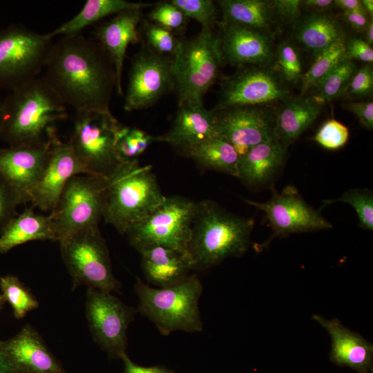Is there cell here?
<instances>
[{
  "instance_id": "obj_1",
  "label": "cell",
  "mask_w": 373,
  "mask_h": 373,
  "mask_svg": "<svg viewBox=\"0 0 373 373\" xmlns=\"http://www.w3.org/2000/svg\"><path fill=\"white\" fill-rule=\"evenodd\" d=\"M43 77L65 104L77 111H110L117 77L102 46L81 33L53 42Z\"/></svg>"
},
{
  "instance_id": "obj_2",
  "label": "cell",
  "mask_w": 373,
  "mask_h": 373,
  "mask_svg": "<svg viewBox=\"0 0 373 373\" xmlns=\"http://www.w3.org/2000/svg\"><path fill=\"white\" fill-rule=\"evenodd\" d=\"M66 104L37 77L12 90L2 101L0 139L10 146H36L50 141L49 133L67 117Z\"/></svg>"
},
{
  "instance_id": "obj_3",
  "label": "cell",
  "mask_w": 373,
  "mask_h": 373,
  "mask_svg": "<svg viewBox=\"0 0 373 373\" xmlns=\"http://www.w3.org/2000/svg\"><path fill=\"white\" fill-rule=\"evenodd\" d=\"M254 220L227 212L216 202H197L187 253L193 270H203L229 257L243 255L250 245Z\"/></svg>"
},
{
  "instance_id": "obj_4",
  "label": "cell",
  "mask_w": 373,
  "mask_h": 373,
  "mask_svg": "<svg viewBox=\"0 0 373 373\" xmlns=\"http://www.w3.org/2000/svg\"><path fill=\"white\" fill-rule=\"evenodd\" d=\"M106 182L102 218L124 234L165 200L150 166L137 160L122 162Z\"/></svg>"
},
{
  "instance_id": "obj_5",
  "label": "cell",
  "mask_w": 373,
  "mask_h": 373,
  "mask_svg": "<svg viewBox=\"0 0 373 373\" xmlns=\"http://www.w3.org/2000/svg\"><path fill=\"white\" fill-rule=\"evenodd\" d=\"M134 289L139 298L138 312L153 323L163 336L175 331L202 330L199 300L203 286L196 274L163 288L152 287L136 277Z\"/></svg>"
},
{
  "instance_id": "obj_6",
  "label": "cell",
  "mask_w": 373,
  "mask_h": 373,
  "mask_svg": "<svg viewBox=\"0 0 373 373\" xmlns=\"http://www.w3.org/2000/svg\"><path fill=\"white\" fill-rule=\"evenodd\" d=\"M221 62L213 28H202L198 35L180 39L174 56V91L178 105L203 104L204 95L218 77Z\"/></svg>"
},
{
  "instance_id": "obj_7",
  "label": "cell",
  "mask_w": 373,
  "mask_h": 373,
  "mask_svg": "<svg viewBox=\"0 0 373 373\" xmlns=\"http://www.w3.org/2000/svg\"><path fill=\"white\" fill-rule=\"evenodd\" d=\"M121 124L111 111H77L69 143L87 175L105 178L122 162L116 143Z\"/></svg>"
},
{
  "instance_id": "obj_8",
  "label": "cell",
  "mask_w": 373,
  "mask_h": 373,
  "mask_svg": "<svg viewBox=\"0 0 373 373\" xmlns=\"http://www.w3.org/2000/svg\"><path fill=\"white\" fill-rule=\"evenodd\" d=\"M197 202L182 196L166 197L147 217L128 229L124 235L139 252L153 246L187 251Z\"/></svg>"
},
{
  "instance_id": "obj_9",
  "label": "cell",
  "mask_w": 373,
  "mask_h": 373,
  "mask_svg": "<svg viewBox=\"0 0 373 373\" xmlns=\"http://www.w3.org/2000/svg\"><path fill=\"white\" fill-rule=\"evenodd\" d=\"M63 261L79 285L120 293L122 285L113 273L109 251L99 228L75 233L59 242Z\"/></svg>"
},
{
  "instance_id": "obj_10",
  "label": "cell",
  "mask_w": 373,
  "mask_h": 373,
  "mask_svg": "<svg viewBox=\"0 0 373 373\" xmlns=\"http://www.w3.org/2000/svg\"><path fill=\"white\" fill-rule=\"evenodd\" d=\"M103 178L79 174L72 177L51 211L56 241L86 229L99 228L105 202Z\"/></svg>"
},
{
  "instance_id": "obj_11",
  "label": "cell",
  "mask_w": 373,
  "mask_h": 373,
  "mask_svg": "<svg viewBox=\"0 0 373 373\" xmlns=\"http://www.w3.org/2000/svg\"><path fill=\"white\" fill-rule=\"evenodd\" d=\"M52 44L47 34L22 25L0 30V88L13 90L37 77Z\"/></svg>"
},
{
  "instance_id": "obj_12",
  "label": "cell",
  "mask_w": 373,
  "mask_h": 373,
  "mask_svg": "<svg viewBox=\"0 0 373 373\" xmlns=\"http://www.w3.org/2000/svg\"><path fill=\"white\" fill-rule=\"evenodd\" d=\"M138 313L112 293L88 287L86 316L94 341L111 358L126 354L127 329Z\"/></svg>"
},
{
  "instance_id": "obj_13",
  "label": "cell",
  "mask_w": 373,
  "mask_h": 373,
  "mask_svg": "<svg viewBox=\"0 0 373 373\" xmlns=\"http://www.w3.org/2000/svg\"><path fill=\"white\" fill-rule=\"evenodd\" d=\"M174 90V56L157 53L142 44L131 61L124 109L148 108Z\"/></svg>"
},
{
  "instance_id": "obj_14",
  "label": "cell",
  "mask_w": 373,
  "mask_h": 373,
  "mask_svg": "<svg viewBox=\"0 0 373 373\" xmlns=\"http://www.w3.org/2000/svg\"><path fill=\"white\" fill-rule=\"evenodd\" d=\"M243 200L264 212L273 231V237L332 228L320 211L309 205L291 186L285 187L280 193L274 191L271 199L265 202Z\"/></svg>"
},
{
  "instance_id": "obj_15",
  "label": "cell",
  "mask_w": 373,
  "mask_h": 373,
  "mask_svg": "<svg viewBox=\"0 0 373 373\" xmlns=\"http://www.w3.org/2000/svg\"><path fill=\"white\" fill-rule=\"evenodd\" d=\"M289 90L276 75L260 66L244 67L225 78L213 111L238 106H256L284 99Z\"/></svg>"
},
{
  "instance_id": "obj_16",
  "label": "cell",
  "mask_w": 373,
  "mask_h": 373,
  "mask_svg": "<svg viewBox=\"0 0 373 373\" xmlns=\"http://www.w3.org/2000/svg\"><path fill=\"white\" fill-rule=\"evenodd\" d=\"M212 111L216 135L231 144L240 157L253 146L276 138L275 115L264 108L238 106Z\"/></svg>"
},
{
  "instance_id": "obj_17",
  "label": "cell",
  "mask_w": 373,
  "mask_h": 373,
  "mask_svg": "<svg viewBox=\"0 0 373 373\" xmlns=\"http://www.w3.org/2000/svg\"><path fill=\"white\" fill-rule=\"evenodd\" d=\"M50 156L45 170L30 199L32 207L43 211H52L68 182L73 176L86 174L69 142H63L55 128L50 133Z\"/></svg>"
},
{
  "instance_id": "obj_18",
  "label": "cell",
  "mask_w": 373,
  "mask_h": 373,
  "mask_svg": "<svg viewBox=\"0 0 373 373\" xmlns=\"http://www.w3.org/2000/svg\"><path fill=\"white\" fill-rule=\"evenodd\" d=\"M50 151V140L41 146L0 149V174L17 193L22 204L30 202L47 165Z\"/></svg>"
},
{
  "instance_id": "obj_19",
  "label": "cell",
  "mask_w": 373,
  "mask_h": 373,
  "mask_svg": "<svg viewBox=\"0 0 373 373\" xmlns=\"http://www.w3.org/2000/svg\"><path fill=\"white\" fill-rule=\"evenodd\" d=\"M216 35L222 61L244 66L264 64L272 57V41L262 30L222 22Z\"/></svg>"
},
{
  "instance_id": "obj_20",
  "label": "cell",
  "mask_w": 373,
  "mask_h": 373,
  "mask_svg": "<svg viewBox=\"0 0 373 373\" xmlns=\"http://www.w3.org/2000/svg\"><path fill=\"white\" fill-rule=\"evenodd\" d=\"M0 351L19 373H65L41 336L29 324L13 337L1 341Z\"/></svg>"
},
{
  "instance_id": "obj_21",
  "label": "cell",
  "mask_w": 373,
  "mask_h": 373,
  "mask_svg": "<svg viewBox=\"0 0 373 373\" xmlns=\"http://www.w3.org/2000/svg\"><path fill=\"white\" fill-rule=\"evenodd\" d=\"M142 9L119 12L97 26L93 35L110 57L116 72L117 93L122 95V75L124 61L129 44L140 41L138 25L142 20Z\"/></svg>"
},
{
  "instance_id": "obj_22",
  "label": "cell",
  "mask_w": 373,
  "mask_h": 373,
  "mask_svg": "<svg viewBox=\"0 0 373 373\" xmlns=\"http://www.w3.org/2000/svg\"><path fill=\"white\" fill-rule=\"evenodd\" d=\"M312 318L323 327L331 338L330 359L360 373L372 371L373 345L360 334L342 325L337 318L327 319L314 314Z\"/></svg>"
},
{
  "instance_id": "obj_23",
  "label": "cell",
  "mask_w": 373,
  "mask_h": 373,
  "mask_svg": "<svg viewBox=\"0 0 373 373\" xmlns=\"http://www.w3.org/2000/svg\"><path fill=\"white\" fill-rule=\"evenodd\" d=\"M216 135L215 115L203 104H183L178 108L170 130L156 136V142L169 143L184 154L191 147Z\"/></svg>"
},
{
  "instance_id": "obj_24",
  "label": "cell",
  "mask_w": 373,
  "mask_h": 373,
  "mask_svg": "<svg viewBox=\"0 0 373 373\" xmlns=\"http://www.w3.org/2000/svg\"><path fill=\"white\" fill-rule=\"evenodd\" d=\"M139 253L146 280L158 288L171 287L182 283L193 270L191 258L185 251L153 246Z\"/></svg>"
},
{
  "instance_id": "obj_25",
  "label": "cell",
  "mask_w": 373,
  "mask_h": 373,
  "mask_svg": "<svg viewBox=\"0 0 373 373\" xmlns=\"http://www.w3.org/2000/svg\"><path fill=\"white\" fill-rule=\"evenodd\" d=\"M287 149L276 138L253 146L240 157L238 178L252 187L269 183L283 165Z\"/></svg>"
},
{
  "instance_id": "obj_26",
  "label": "cell",
  "mask_w": 373,
  "mask_h": 373,
  "mask_svg": "<svg viewBox=\"0 0 373 373\" xmlns=\"http://www.w3.org/2000/svg\"><path fill=\"white\" fill-rule=\"evenodd\" d=\"M321 106L312 97L287 101L275 115L276 138L287 148L316 119Z\"/></svg>"
},
{
  "instance_id": "obj_27",
  "label": "cell",
  "mask_w": 373,
  "mask_h": 373,
  "mask_svg": "<svg viewBox=\"0 0 373 373\" xmlns=\"http://www.w3.org/2000/svg\"><path fill=\"white\" fill-rule=\"evenodd\" d=\"M47 240L56 241L51 217L36 213L31 207L13 218L0 234V254L29 241Z\"/></svg>"
},
{
  "instance_id": "obj_28",
  "label": "cell",
  "mask_w": 373,
  "mask_h": 373,
  "mask_svg": "<svg viewBox=\"0 0 373 373\" xmlns=\"http://www.w3.org/2000/svg\"><path fill=\"white\" fill-rule=\"evenodd\" d=\"M154 6L155 3L126 0H88L73 18L47 35L52 39L56 35L63 37L79 34L84 28L109 15L128 10H143Z\"/></svg>"
},
{
  "instance_id": "obj_29",
  "label": "cell",
  "mask_w": 373,
  "mask_h": 373,
  "mask_svg": "<svg viewBox=\"0 0 373 373\" xmlns=\"http://www.w3.org/2000/svg\"><path fill=\"white\" fill-rule=\"evenodd\" d=\"M184 155L205 168L238 178L240 155L231 144L218 135L191 147Z\"/></svg>"
},
{
  "instance_id": "obj_30",
  "label": "cell",
  "mask_w": 373,
  "mask_h": 373,
  "mask_svg": "<svg viewBox=\"0 0 373 373\" xmlns=\"http://www.w3.org/2000/svg\"><path fill=\"white\" fill-rule=\"evenodd\" d=\"M218 3L222 13L223 23L262 31L271 25L274 14L271 1L222 0Z\"/></svg>"
},
{
  "instance_id": "obj_31",
  "label": "cell",
  "mask_w": 373,
  "mask_h": 373,
  "mask_svg": "<svg viewBox=\"0 0 373 373\" xmlns=\"http://www.w3.org/2000/svg\"><path fill=\"white\" fill-rule=\"evenodd\" d=\"M296 37L303 47L317 55L345 37L339 23L332 16L319 12L307 16L300 23Z\"/></svg>"
},
{
  "instance_id": "obj_32",
  "label": "cell",
  "mask_w": 373,
  "mask_h": 373,
  "mask_svg": "<svg viewBox=\"0 0 373 373\" xmlns=\"http://www.w3.org/2000/svg\"><path fill=\"white\" fill-rule=\"evenodd\" d=\"M345 40L343 37L318 53L309 70L302 75L301 95L314 88L345 57Z\"/></svg>"
},
{
  "instance_id": "obj_33",
  "label": "cell",
  "mask_w": 373,
  "mask_h": 373,
  "mask_svg": "<svg viewBox=\"0 0 373 373\" xmlns=\"http://www.w3.org/2000/svg\"><path fill=\"white\" fill-rule=\"evenodd\" d=\"M355 72L352 60H343L314 87L316 92L312 97L321 106L339 97L347 90Z\"/></svg>"
},
{
  "instance_id": "obj_34",
  "label": "cell",
  "mask_w": 373,
  "mask_h": 373,
  "mask_svg": "<svg viewBox=\"0 0 373 373\" xmlns=\"http://www.w3.org/2000/svg\"><path fill=\"white\" fill-rule=\"evenodd\" d=\"M0 289L6 301L10 305L16 318H23L28 312L39 307L36 297L17 276H0Z\"/></svg>"
},
{
  "instance_id": "obj_35",
  "label": "cell",
  "mask_w": 373,
  "mask_h": 373,
  "mask_svg": "<svg viewBox=\"0 0 373 373\" xmlns=\"http://www.w3.org/2000/svg\"><path fill=\"white\" fill-rule=\"evenodd\" d=\"M139 34L144 37L143 44L154 52L169 56H175L180 44V39L175 33L155 23L144 19L140 22Z\"/></svg>"
},
{
  "instance_id": "obj_36",
  "label": "cell",
  "mask_w": 373,
  "mask_h": 373,
  "mask_svg": "<svg viewBox=\"0 0 373 373\" xmlns=\"http://www.w3.org/2000/svg\"><path fill=\"white\" fill-rule=\"evenodd\" d=\"M155 137L141 129L123 126L117 137V151L123 161L137 160L151 143L156 142Z\"/></svg>"
},
{
  "instance_id": "obj_37",
  "label": "cell",
  "mask_w": 373,
  "mask_h": 373,
  "mask_svg": "<svg viewBox=\"0 0 373 373\" xmlns=\"http://www.w3.org/2000/svg\"><path fill=\"white\" fill-rule=\"evenodd\" d=\"M342 202L350 204L355 210L363 229L373 230V195L371 191L353 189L345 192L339 198L325 200L326 204Z\"/></svg>"
},
{
  "instance_id": "obj_38",
  "label": "cell",
  "mask_w": 373,
  "mask_h": 373,
  "mask_svg": "<svg viewBox=\"0 0 373 373\" xmlns=\"http://www.w3.org/2000/svg\"><path fill=\"white\" fill-rule=\"evenodd\" d=\"M189 19L198 21L202 28H213L216 21L217 9L215 3L211 0H172Z\"/></svg>"
},
{
  "instance_id": "obj_39",
  "label": "cell",
  "mask_w": 373,
  "mask_h": 373,
  "mask_svg": "<svg viewBox=\"0 0 373 373\" xmlns=\"http://www.w3.org/2000/svg\"><path fill=\"white\" fill-rule=\"evenodd\" d=\"M149 21L175 33L186 25L188 18L171 1L155 4L147 15Z\"/></svg>"
},
{
  "instance_id": "obj_40",
  "label": "cell",
  "mask_w": 373,
  "mask_h": 373,
  "mask_svg": "<svg viewBox=\"0 0 373 373\" xmlns=\"http://www.w3.org/2000/svg\"><path fill=\"white\" fill-rule=\"evenodd\" d=\"M348 128L334 119L325 122L318 128L313 140L323 148L336 150L346 144L349 140Z\"/></svg>"
},
{
  "instance_id": "obj_41",
  "label": "cell",
  "mask_w": 373,
  "mask_h": 373,
  "mask_svg": "<svg viewBox=\"0 0 373 373\" xmlns=\"http://www.w3.org/2000/svg\"><path fill=\"white\" fill-rule=\"evenodd\" d=\"M277 63L287 81L293 82L302 77V66L299 53L290 43L284 42L278 46Z\"/></svg>"
},
{
  "instance_id": "obj_42",
  "label": "cell",
  "mask_w": 373,
  "mask_h": 373,
  "mask_svg": "<svg viewBox=\"0 0 373 373\" xmlns=\"http://www.w3.org/2000/svg\"><path fill=\"white\" fill-rule=\"evenodd\" d=\"M21 204L17 193L0 174V234L18 215L17 207Z\"/></svg>"
},
{
  "instance_id": "obj_43",
  "label": "cell",
  "mask_w": 373,
  "mask_h": 373,
  "mask_svg": "<svg viewBox=\"0 0 373 373\" xmlns=\"http://www.w3.org/2000/svg\"><path fill=\"white\" fill-rule=\"evenodd\" d=\"M373 70L370 65H365L354 73L347 88L352 97H364L372 93Z\"/></svg>"
},
{
  "instance_id": "obj_44",
  "label": "cell",
  "mask_w": 373,
  "mask_h": 373,
  "mask_svg": "<svg viewBox=\"0 0 373 373\" xmlns=\"http://www.w3.org/2000/svg\"><path fill=\"white\" fill-rule=\"evenodd\" d=\"M345 57L349 60L354 59L364 62L372 63L373 50L365 40L352 38L347 43L345 41Z\"/></svg>"
},
{
  "instance_id": "obj_45",
  "label": "cell",
  "mask_w": 373,
  "mask_h": 373,
  "mask_svg": "<svg viewBox=\"0 0 373 373\" xmlns=\"http://www.w3.org/2000/svg\"><path fill=\"white\" fill-rule=\"evenodd\" d=\"M347 109L354 114L361 124L368 130L373 128L372 102H352L347 106Z\"/></svg>"
},
{
  "instance_id": "obj_46",
  "label": "cell",
  "mask_w": 373,
  "mask_h": 373,
  "mask_svg": "<svg viewBox=\"0 0 373 373\" xmlns=\"http://www.w3.org/2000/svg\"><path fill=\"white\" fill-rule=\"evenodd\" d=\"M274 11L290 20H295L300 15V1L274 0L271 1Z\"/></svg>"
},
{
  "instance_id": "obj_47",
  "label": "cell",
  "mask_w": 373,
  "mask_h": 373,
  "mask_svg": "<svg viewBox=\"0 0 373 373\" xmlns=\"http://www.w3.org/2000/svg\"><path fill=\"white\" fill-rule=\"evenodd\" d=\"M345 20L351 27L358 32H364L370 21L368 15L365 12L345 11L343 12Z\"/></svg>"
},
{
  "instance_id": "obj_48",
  "label": "cell",
  "mask_w": 373,
  "mask_h": 373,
  "mask_svg": "<svg viewBox=\"0 0 373 373\" xmlns=\"http://www.w3.org/2000/svg\"><path fill=\"white\" fill-rule=\"evenodd\" d=\"M122 359L124 365V373H171L169 371L160 367H142L131 361L128 356L124 354Z\"/></svg>"
},
{
  "instance_id": "obj_49",
  "label": "cell",
  "mask_w": 373,
  "mask_h": 373,
  "mask_svg": "<svg viewBox=\"0 0 373 373\" xmlns=\"http://www.w3.org/2000/svg\"><path fill=\"white\" fill-rule=\"evenodd\" d=\"M334 6L345 11H361L363 9L361 1L358 0H335Z\"/></svg>"
},
{
  "instance_id": "obj_50",
  "label": "cell",
  "mask_w": 373,
  "mask_h": 373,
  "mask_svg": "<svg viewBox=\"0 0 373 373\" xmlns=\"http://www.w3.org/2000/svg\"><path fill=\"white\" fill-rule=\"evenodd\" d=\"M300 5L307 8L321 10H326L334 6L332 0H305L300 1Z\"/></svg>"
},
{
  "instance_id": "obj_51",
  "label": "cell",
  "mask_w": 373,
  "mask_h": 373,
  "mask_svg": "<svg viewBox=\"0 0 373 373\" xmlns=\"http://www.w3.org/2000/svg\"><path fill=\"white\" fill-rule=\"evenodd\" d=\"M0 373H19L0 351Z\"/></svg>"
},
{
  "instance_id": "obj_52",
  "label": "cell",
  "mask_w": 373,
  "mask_h": 373,
  "mask_svg": "<svg viewBox=\"0 0 373 373\" xmlns=\"http://www.w3.org/2000/svg\"><path fill=\"white\" fill-rule=\"evenodd\" d=\"M366 40L365 41L370 45L373 43V21L372 19L370 20L367 26L365 29Z\"/></svg>"
},
{
  "instance_id": "obj_53",
  "label": "cell",
  "mask_w": 373,
  "mask_h": 373,
  "mask_svg": "<svg viewBox=\"0 0 373 373\" xmlns=\"http://www.w3.org/2000/svg\"><path fill=\"white\" fill-rule=\"evenodd\" d=\"M363 7L365 12L372 17L373 15V1L363 0L361 1Z\"/></svg>"
},
{
  "instance_id": "obj_54",
  "label": "cell",
  "mask_w": 373,
  "mask_h": 373,
  "mask_svg": "<svg viewBox=\"0 0 373 373\" xmlns=\"http://www.w3.org/2000/svg\"><path fill=\"white\" fill-rule=\"evenodd\" d=\"M6 303V301L3 296L1 294H0V312L3 309V307ZM0 342H1V341H0Z\"/></svg>"
},
{
  "instance_id": "obj_55",
  "label": "cell",
  "mask_w": 373,
  "mask_h": 373,
  "mask_svg": "<svg viewBox=\"0 0 373 373\" xmlns=\"http://www.w3.org/2000/svg\"><path fill=\"white\" fill-rule=\"evenodd\" d=\"M2 126V102L0 101V134Z\"/></svg>"
},
{
  "instance_id": "obj_56",
  "label": "cell",
  "mask_w": 373,
  "mask_h": 373,
  "mask_svg": "<svg viewBox=\"0 0 373 373\" xmlns=\"http://www.w3.org/2000/svg\"><path fill=\"white\" fill-rule=\"evenodd\" d=\"M366 373V372H365Z\"/></svg>"
}]
</instances>
